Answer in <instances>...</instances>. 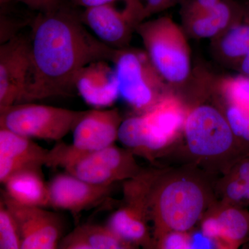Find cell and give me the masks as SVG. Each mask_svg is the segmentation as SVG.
<instances>
[{
	"label": "cell",
	"instance_id": "1",
	"mask_svg": "<svg viewBox=\"0 0 249 249\" xmlns=\"http://www.w3.org/2000/svg\"><path fill=\"white\" fill-rule=\"evenodd\" d=\"M31 35L30 71L19 103L73 96L80 71L93 62H112L116 52L91 35L81 18L62 6L38 13Z\"/></svg>",
	"mask_w": 249,
	"mask_h": 249
},
{
	"label": "cell",
	"instance_id": "2",
	"mask_svg": "<svg viewBox=\"0 0 249 249\" xmlns=\"http://www.w3.org/2000/svg\"><path fill=\"white\" fill-rule=\"evenodd\" d=\"M206 193L197 181L176 177L154 181L149 199L150 215L159 240L171 231L185 232L192 229L202 215Z\"/></svg>",
	"mask_w": 249,
	"mask_h": 249
},
{
	"label": "cell",
	"instance_id": "3",
	"mask_svg": "<svg viewBox=\"0 0 249 249\" xmlns=\"http://www.w3.org/2000/svg\"><path fill=\"white\" fill-rule=\"evenodd\" d=\"M47 166L61 167L67 173L93 184L113 186L139 174L132 152L116 146L80 151L71 145L60 144L49 150Z\"/></svg>",
	"mask_w": 249,
	"mask_h": 249
},
{
	"label": "cell",
	"instance_id": "4",
	"mask_svg": "<svg viewBox=\"0 0 249 249\" xmlns=\"http://www.w3.org/2000/svg\"><path fill=\"white\" fill-rule=\"evenodd\" d=\"M187 110L169 93L148 110L121 123L119 140L124 146L144 155H151L167 146L183 129Z\"/></svg>",
	"mask_w": 249,
	"mask_h": 249
},
{
	"label": "cell",
	"instance_id": "5",
	"mask_svg": "<svg viewBox=\"0 0 249 249\" xmlns=\"http://www.w3.org/2000/svg\"><path fill=\"white\" fill-rule=\"evenodd\" d=\"M154 67L167 84H184L191 74V49L183 28L171 18L142 22L136 30Z\"/></svg>",
	"mask_w": 249,
	"mask_h": 249
},
{
	"label": "cell",
	"instance_id": "6",
	"mask_svg": "<svg viewBox=\"0 0 249 249\" xmlns=\"http://www.w3.org/2000/svg\"><path fill=\"white\" fill-rule=\"evenodd\" d=\"M114 63L120 97L140 114L168 93L163 79L146 52L125 47L116 49Z\"/></svg>",
	"mask_w": 249,
	"mask_h": 249
},
{
	"label": "cell",
	"instance_id": "7",
	"mask_svg": "<svg viewBox=\"0 0 249 249\" xmlns=\"http://www.w3.org/2000/svg\"><path fill=\"white\" fill-rule=\"evenodd\" d=\"M85 111L21 103L0 111V128L31 139L60 141L73 130Z\"/></svg>",
	"mask_w": 249,
	"mask_h": 249
},
{
	"label": "cell",
	"instance_id": "8",
	"mask_svg": "<svg viewBox=\"0 0 249 249\" xmlns=\"http://www.w3.org/2000/svg\"><path fill=\"white\" fill-rule=\"evenodd\" d=\"M187 145L193 155L201 158H218L241 150L224 111L212 105L200 104L187 110L183 125Z\"/></svg>",
	"mask_w": 249,
	"mask_h": 249
},
{
	"label": "cell",
	"instance_id": "9",
	"mask_svg": "<svg viewBox=\"0 0 249 249\" xmlns=\"http://www.w3.org/2000/svg\"><path fill=\"white\" fill-rule=\"evenodd\" d=\"M115 1L85 9L80 18L100 40L120 49L129 47L134 31L145 19L140 0H124L122 9L116 7Z\"/></svg>",
	"mask_w": 249,
	"mask_h": 249
},
{
	"label": "cell",
	"instance_id": "10",
	"mask_svg": "<svg viewBox=\"0 0 249 249\" xmlns=\"http://www.w3.org/2000/svg\"><path fill=\"white\" fill-rule=\"evenodd\" d=\"M1 199L17 222L22 249H55L61 240L62 224L58 214L40 206L18 203L4 193Z\"/></svg>",
	"mask_w": 249,
	"mask_h": 249
},
{
	"label": "cell",
	"instance_id": "11",
	"mask_svg": "<svg viewBox=\"0 0 249 249\" xmlns=\"http://www.w3.org/2000/svg\"><path fill=\"white\" fill-rule=\"evenodd\" d=\"M31 69V41L17 35L0 46V111L20 103Z\"/></svg>",
	"mask_w": 249,
	"mask_h": 249
},
{
	"label": "cell",
	"instance_id": "12",
	"mask_svg": "<svg viewBox=\"0 0 249 249\" xmlns=\"http://www.w3.org/2000/svg\"><path fill=\"white\" fill-rule=\"evenodd\" d=\"M111 189L112 186L93 184L70 173L58 174L49 183L50 206L70 211L75 217L104 200Z\"/></svg>",
	"mask_w": 249,
	"mask_h": 249
},
{
	"label": "cell",
	"instance_id": "13",
	"mask_svg": "<svg viewBox=\"0 0 249 249\" xmlns=\"http://www.w3.org/2000/svg\"><path fill=\"white\" fill-rule=\"evenodd\" d=\"M122 119L117 109H93L84 114L73 129L72 147L80 151L101 150L119 139Z\"/></svg>",
	"mask_w": 249,
	"mask_h": 249
},
{
	"label": "cell",
	"instance_id": "14",
	"mask_svg": "<svg viewBox=\"0 0 249 249\" xmlns=\"http://www.w3.org/2000/svg\"><path fill=\"white\" fill-rule=\"evenodd\" d=\"M49 153L31 138L0 128V181L4 184L22 170L41 169L47 164Z\"/></svg>",
	"mask_w": 249,
	"mask_h": 249
},
{
	"label": "cell",
	"instance_id": "15",
	"mask_svg": "<svg viewBox=\"0 0 249 249\" xmlns=\"http://www.w3.org/2000/svg\"><path fill=\"white\" fill-rule=\"evenodd\" d=\"M108 62H91L76 78L77 92L87 104L96 109L111 107L120 97L115 70Z\"/></svg>",
	"mask_w": 249,
	"mask_h": 249
},
{
	"label": "cell",
	"instance_id": "16",
	"mask_svg": "<svg viewBox=\"0 0 249 249\" xmlns=\"http://www.w3.org/2000/svg\"><path fill=\"white\" fill-rule=\"evenodd\" d=\"M245 12L235 0H222L212 9L183 22L186 35L196 39L217 37Z\"/></svg>",
	"mask_w": 249,
	"mask_h": 249
},
{
	"label": "cell",
	"instance_id": "17",
	"mask_svg": "<svg viewBox=\"0 0 249 249\" xmlns=\"http://www.w3.org/2000/svg\"><path fill=\"white\" fill-rule=\"evenodd\" d=\"M211 50L218 61L232 68L248 53L249 15L246 9L245 14L211 40Z\"/></svg>",
	"mask_w": 249,
	"mask_h": 249
},
{
	"label": "cell",
	"instance_id": "18",
	"mask_svg": "<svg viewBox=\"0 0 249 249\" xmlns=\"http://www.w3.org/2000/svg\"><path fill=\"white\" fill-rule=\"evenodd\" d=\"M41 169H27L15 173L4 183L7 196L19 204L46 207L50 206L49 184Z\"/></svg>",
	"mask_w": 249,
	"mask_h": 249
},
{
	"label": "cell",
	"instance_id": "19",
	"mask_svg": "<svg viewBox=\"0 0 249 249\" xmlns=\"http://www.w3.org/2000/svg\"><path fill=\"white\" fill-rule=\"evenodd\" d=\"M132 246L123 240L107 225L83 224L61 239L58 249H122Z\"/></svg>",
	"mask_w": 249,
	"mask_h": 249
},
{
	"label": "cell",
	"instance_id": "20",
	"mask_svg": "<svg viewBox=\"0 0 249 249\" xmlns=\"http://www.w3.org/2000/svg\"><path fill=\"white\" fill-rule=\"evenodd\" d=\"M219 227V238L232 247H238L249 240V212L241 206L229 205L214 216Z\"/></svg>",
	"mask_w": 249,
	"mask_h": 249
},
{
	"label": "cell",
	"instance_id": "21",
	"mask_svg": "<svg viewBox=\"0 0 249 249\" xmlns=\"http://www.w3.org/2000/svg\"><path fill=\"white\" fill-rule=\"evenodd\" d=\"M228 204L241 206L249 205V157L236 160L224 186Z\"/></svg>",
	"mask_w": 249,
	"mask_h": 249
},
{
	"label": "cell",
	"instance_id": "22",
	"mask_svg": "<svg viewBox=\"0 0 249 249\" xmlns=\"http://www.w3.org/2000/svg\"><path fill=\"white\" fill-rule=\"evenodd\" d=\"M241 150L249 152V106L226 102L222 109Z\"/></svg>",
	"mask_w": 249,
	"mask_h": 249
},
{
	"label": "cell",
	"instance_id": "23",
	"mask_svg": "<svg viewBox=\"0 0 249 249\" xmlns=\"http://www.w3.org/2000/svg\"><path fill=\"white\" fill-rule=\"evenodd\" d=\"M217 88L227 103L249 106V78L227 77L219 80Z\"/></svg>",
	"mask_w": 249,
	"mask_h": 249
},
{
	"label": "cell",
	"instance_id": "24",
	"mask_svg": "<svg viewBox=\"0 0 249 249\" xmlns=\"http://www.w3.org/2000/svg\"><path fill=\"white\" fill-rule=\"evenodd\" d=\"M0 249H22V239L17 222L1 199L0 202Z\"/></svg>",
	"mask_w": 249,
	"mask_h": 249
},
{
	"label": "cell",
	"instance_id": "25",
	"mask_svg": "<svg viewBox=\"0 0 249 249\" xmlns=\"http://www.w3.org/2000/svg\"><path fill=\"white\" fill-rule=\"evenodd\" d=\"M222 0H183L181 9L182 22L206 12Z\"/></svg>",
	"mask_w": 249,
	"mask_h": 249
},
{
	"label": "cell",
	"instance_id": "26",
	"mask_svg": "<svg viewBox=\"0 0 249 249\" xmlns=\"http://www.w3.org/2000/svg\"><path fill=\"white\" fill-rule=\"evenodd\" d=\"M160 247L168 249H183L192 248L191 241L185 235V232L171 231L160 239Z\"/></svg>",
	"mask_w": 249,
	"mask_h": 249
},
{
	"label": "cell",
	"instance_id": "27",
	"mask_svg": "<svg viewBox=\"0 0 249 249\" xmlns=\"http://www.w3.org/2000/svg\"><path fill=\"white\" fill-rule=\"evenodd\" d=\"M27 7L38 13H49L60 9L62 0H18Z\"/></svg>",
	"mask_w": 249,
	"mask_h": 249
},
{
	"label": "cell",
	"instance_id": "28",
	"mask_svg": "<svg viewBox=\"0 0 249 249\" xmlns=\"http://www.w3.org/2000/svg\"><path fill=\"white\" fill-rule=\"evenodd\" d=\"M183 0H145L144 3V16L145 19L152 15L157 14L173 6Z\"/></svg>",
	"mask_w": 249,
	"mask_h": 249
},
{
	"label": "cell",
	"instance_id": "29",
	"mask_svg": "<svg viewBox=\"0 0 249 249\" xmlns=\"http://www.w3.org/2000/svg\"><path fill=\"white\" fill-rule=\"evenodd\" d=\"M71 1L74 4L83 6L85 9H89V8L114 2L117 0H71Z\"/></svg>",
	"mask_w": 249,
	"mask_h": 249
},
{
	"label": "cell",
	"instance_id": "30",
	"mask_svg": "<svg viewBox=\"0 0 249 249\" xmlns=\"http://www.w3.org/2000/svg\"><path fill=\"white\" fill-rule=\"evenodd\" d=\"M240 75L249 78V52L233 67Z\"/></svg>",
	"mask_w": 249,
	"mask_h": 249
},
{
	"label": "cell",
	"instance_id": "31",
	"mask_svg": "<svg viewBox=\"0 0 249 249\" xmlns=\"http://www.w3.org/2000/svg\"><path fill=\"white\" fill-rule=\"evenodd\" d=\"M245 6L246 10H247V13H248L249 15V1H247V3H246Z\"/></svg>",
	"mask_w": 249,
	"mask_h": 249
},
{
	"label": "cell",
	"instance_id": "32",
	"mask_svg": "<svg viewBox=\"0 0 249 249\" xmlns=\"http://www.w3.org/2000/svg\"><path fill=\"white\" fill-rule=\"evenodd\" d=\"M10 0H1V5L2 6L3 4H6V3H9Z\"/></svg>",
	"mask_w": 249,
	"mask_h": 249
},
{
	"label": "cell",
	"instance_id": "33",
	"mask_svg": "<svg viewBox=\"0 0 249 249\" xmlns=\"http://www.w3.org/2000/svg\"><path fill=\"white\" fill-rule=\"evenodd\" d=\"M249 242V240H248V242Z\"/></svg>",
	"mask_w": 249,
	"mask_h": 249
}]
</instances>
